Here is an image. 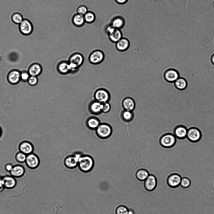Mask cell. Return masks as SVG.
Instances as JSON below:
<instances>
[{
  "instance_id": "cell-1",
  "label": "cell",
  "mask_w": 214,
  "mask_h": 214,
  "mask_svg": "<svg viewBox=\"0 0 214 214\" xmlns=\"http://www.w3.org/2000/svg\"><path fill=\"white\" fill-rule=\"evenodd\" d=\"M94 161L93 158L90 155L82 154L79 157L78 167L82 172L88 173L93 169Z\"/></svg>"
},
{
  "instance_id": "cell-2",
  "label": "cell",
  "mask_w": 214,
  "mask_h": 214,
  "mask_svg": "<svg viewBox=\"0 0 214 214\" xmlns=\"http://www.w3.org/2000/svg\"><path fill=\"white\" fill-rule=\"evenodd\" d=\"M68 61L71 69V73L77 72L83 65L84 62L83 55L79 52H75L69 57Z\"/></svg>"
},
{
  "instance_id": "cell-3",
  "label": "cell",
  "mask_w": 214,
  "mask_h": 214,
  "mask_svg": "<svg viewBox=\"0 0 214 214\" xmlns=\"http://www.w3.org/2000/svg\"><path fill=\"white\" fill-rule=\"evenodd\" d=\"M95 131L97 136L103 139L109 138L112 133L111 126L106 123H101Z\"/></svg>"
},
{
  "instance_id": "cell-4",
  "label": "cell",
  "mask_w": 214,
  "mask_h": 214,
  "mask_svg": "<svg viewBox=\"0 0 214 214\" xmlns=\"http://www.w3.org/2000/svg\"><path fill=\"white\" fill-rule=\"evenodd\" d=\"M82 154L81 152H77L66 157L63 161L65 166L71 169L76 168L78 166L79 158Z\"/></svg>"
},
{
  "instance_id": "cell-5",
  "label": "cell",
  "mask_w": 214,
  "mask_h": 214,
  "mask_svg": "<svg viewBox=\"0 0 214 214\" xmlns=\"http://www.w3.org/2000/svg\"><path fill=\"white\" fill-rule=\"evenodd\" d=\"M94 99L102 104L109 102L111 98L110 93L106 89L100 88L97 89L94 92Z\"/></svg>"
},
{
  "instance_id": "cell-6",
  "label": "cell",
  "mask_w": 214,
  "mask_h": 214,
  "mask_svg": "<svg viewBox=\"0 0 214 214\" xmlns=\"http://www.w3.org/2000/svg\"><path fill=\"white\" fill-rule=\"evenodd\" d=\"M106 32L109 39L113 43H116L123 37L121 29H116L110 24L107 27Z\"/></svg>"
},
{
  "instance_id": "cell-7",
  "label": "cell",
  "mask_w": 214,
  "mask_h": 214,
  "mask_svg": "<svg viewBox=\"0 0 214 214\" xmlns=\"http://www.w3.org/2000/svg\"><path fill=\"white\" fill-rule=\"evenodd\" d=\"M176 142V138L174 134L168 133L162 136L159 140L162 146L166 148H169L173 147Z\"/></svg>"
},
{
  "instance_id": "cell-8",
  "label": "cell",
  "mask_w": 214,
  "mask_h": 214,
  "mask_svg": "<svg viewBox=\"0 0 214 214\" xmlns=\"http://www.w3.org/2000/svg\"><path fill=\"white\" fill-rule=\"evenodd\" d=\"M105 55L104 52L100 50H95L90 53L88 60L89 62L94 65L99 64L104 60Z\"/></svg>"
},
{
  "instance_id": "cell-9",
  "label": "cell",
  "mask_w": 214,
  "mask_h": 214,
  "mask_svg": "<svg viewBox=\"0 0 214 214\" xmlns=\"http://www.w3.org/2000/svg\"><path fill=\"white\" fill-rule=\"evenodd\" d=\"M202 134L199 129L195 127H192L188 129L186 138L192 142H196L199 141L201 138Z\"/></svg>"
},
{
  "instance_id": "cell-10",
  "label": "cell",
  "mask_w": 214,
  "mask_h": 214,
  "mask_svg": "<svg viewBox=\"0 0 214 214\" xmlns=\"http://www.w3.org/2000/svg\"><path fill=\"white\" fill-rule=\"evenodd\" d=\"M182 177L178 174L173 173L169 175L167 179L168 185L172 188H176L180 185Z\"/></svg>"
},
{
  "instance_id": "cell-11",
  "label": "cell",
  "mask_w": 214,
  "mask_h": 214,
  "mask_svg": "<svg viewBox=\"0 0 214 214\" xmlns=\"http://www.w3.org/2000/svg\"><path fill=\"white\" fill-rule=\"evenodd\" d=\"M157 185V178L154 175L152 174H150L144 182V187L148 191L153 190L156 187Z\"/></svg>"
},
{
  "instance_id": "cell-12",
  "label": "cell",
  "mask_w": 214,
  "mask_h": 214,
  "mask_svg": "<svg viewBox=\"0 0 214 214\" xmlns=\"http://www.w3.org/2000/svg\"><path fill=\"white\" fill-rule=\"evenodd\" d=\"M19 28L21 33L25 35L30 34L33 30L31 23L28 20L24 19L19 24Z\"/></svg>"
},
{
  "instance_id": "cell-13",
  "label": "cell",
  "mask_w": 214,
  "mask_h": 214,
  "mask_svg": "<svg viewBox=\"0 0 214 214\" xmlns=\"http://www.w3.org/2000/svg\"><path fill=\"white\" fill-rule=\"evenodd\" d=\"M166 81L169 83H174L179 77L178 72L173 69L166 70L163 74Z\"/></svg>"
},
{
  "instance_id": "cell-14",
  "label": "cell",
  "mask_w": 214,
  "mask_h": 214,
  "mask_svg": "<svg viewBox=\"0 0 214 214\" xmlns=\"http://www.w3.org/2000/svg\"><path fill=\"white\" fill-rule=\"evenodd\" d=\"M56 70L58 73L62 75L71 73V69L68 61L63 60L59 62L56 66Z\"/></svg>"
},
{
  "instance_id": "cell-15",
  "label": "cell",
  "mask_w": 214,
  "mask_h": 214,
  "mask_svg": "<svg viewBox=\"0 0 214 214\" xmlns=\"http://www.w3.org/2000/svg\"><path fill=\"white\" fill-rule=\"evenodd\" d=\"M25 162L27 166L31 169L36 168L39 166L40 164V161L38 157L32 153L27 156Z\"/></svg>"
},
{
  "instance_id": "cell-16",
  "label": "cell",
  "mask_w": 214,
  "mask_h": 214,
  "mask_svg": "<svg viewBox=\"0 0 214 214\" xmlns=\"http://www.w3.org/2000/svg\"><path fill=\"white\" fill-rule=\"evenodd\" d=\"M102 104L95 100L91 101L88 105L89 112L94 115H98L102 112L101 111Z\"/></svg>"
},
{
  "instance_id": "cell-17",
  "label": "cell",
  "mask_w": 214,
  "mask_h": 214,
  "mask_svg": "<svg viewBox=\"0 0 214 214\" xmlns=\"http://www.w3.org/2000/svg\"><path fill=\"white\" fill-rule=\"evenodd\" d=\"M187 128L182 125L176 126L174 129V134L176 138L179 139H184L186 137Z\"/></svg>"
},
{
  "instance_id": "cell-18",
  "label": "cell",
  "mask_w": 214,
  "mask_h": 214,
  "mask_svg": "<svg viewBox=\"0 0 214 214\" xmlns=\"http://www.w3.org/2000/svg\"><path fill=\"white\" fill-rule=\"evenodd\" d=\"M122 105L124 110L133 111L135 108L136 103L132 98L127 97L122 100Z\"/></svg>"
},
{
  "instance_id": "cell-19",
  "label": "cell",
  "mask_w": 214,
  "mask_h": 214,
  "mask_svg": "<svg viewBox=\"0 0 214 214\" xmlns=\"http://www.w3.org/2000/svg\"><path fill=\"white\" fill-rule=\"evenodd\" d=\"M130 45V42L128 39L126 38L122 37L115 43V46L118 51L122 52L127 50Z\"/></svg>"
},
{
  "instance_id": "cell-20",
  "label": "cell",
  "mask_w": 214,
  "mask_h": 214,
  "mask_svg": "<svg viewBox=\"0 0 214 214\" xmlns=\"http://www.w3.org/2000/svg\"><path fill=\"white\" fill-rule=\"evenodd\" d=\"M125 24L124 18L120 16H117L113 18L111 21L110 25L113 27L121 29Z\"/></svg>"
},
{
  "instance_id": "cell-21",
  "label": "cell",
  "mask_w": 214,
  "mask_h": 214,
  "mask_svg": "<svg viewBox=\"0 0 214 214\" xmlns=\"http://www.w3.org/2000/svg\"><path fill=\"white\" fill-rule=\"evenodd\" d=\"M101 123L99 120L95 116H91L86 120V124L90 130H95Z\"/></svg>"
},
{
  "instance_id": "cell-22",
  "label": "cell",
  "mask_w": 214,
  "mask_h": 214,
  "mask_svg": "<svg viewBox=\"0 0 214 214\" xmlns=\"http://www.w3.org/2000/svg\"><path fill=\"white\" fill-rule=\"evenodd\" d=\"M20 75L21 73L18 70L12 71L8 75V79L9 82L13 84H17L21 79Z\"/></svg>"
},
{
  "instance_id": "cell-23",
  "label": "cell",
  "mask_w": 214,
  "mask_h": 214,
  "mask_svg": "<svg viewBox=\"0 0 214 214\" xmlns=\"http://www.w3.org/2000/svg\"><path fill=\"white\" fill-rule=\"evenodd\" d=\"M5 188L11 189L15 186L16 181L15 178L11 175H5L3 177Z\"/></svg>"
},
{
  "instance_id": "cell-24",
  "label": "cell",
  "mask_w": 214,
  "mask_h": 214,
  "mask_svg": "<svg viewBox=\"0 0 214 214\" xmlns=\"http://www.w3.org/2000/svg\"><path fill=\"white\" fill-rule=\"evenodd\" d=\"M25 172L24 167L21 165H16L13 167L10 172L11 176L14 177H19L22 176Z\"/></svg>"
},
{
  "instance_id": "cell-25",
  "label": "cell",
  "mask_w": 214,
  "mask_h": 214,
  "mask_svg": "<svg viewBox=\"0 0 214 214\" xmlns=\"http://www.w3.org/2000/svg\"><path fill=\"white\" fill-rule=\"evenodd\" d=\"M42 71V68L41 65L38 63H35L30 66L28 73L30 76L37 77L41 74Z\"/></svg>"
},
{
  "instance_id": "cell-26",
  "label": "cell",
  "mask_w": 214,
  "mask_h": 214,
  "mask_svg": "<svg viewBox=\"0 0 214 214\" xmlns=\"http://www.w3.org/2000/svg\"><path fill=\"white\" fill-rule=\"evenodd\" d=\"M19 148L21 152L28 155L32 153L33 149L32 145L27 142L21 143L20 145Z\"/></svg>"
},
{
  "instance_id": "cell-27",
  "label": "cell",
  "mask_w": 214,
  "mask_h": 214,
  "mask_svg": "<svg viewBox=\"0 0 214 214\" xmlns=\"http://www.w3.org/2000/svg\"><path fill=\"white\" fill-rule=\"evenodd\" d=\"M72 21L73 25L77 27L83 26L85 23L83 15L77 13L73 16Z\"/></svg>"
},
{
  "instance_id": "cell-28",
  "label": "cell",
  "mask_w": 214,
  "mask_h": 214,
  "mask_svg": "<svg viewBox=\"0 0 214 214\" xmlns=\"http://www.w3.org/2000/svg\"><path fill=\"white\" fill-rule=\"evenodd\" d=\"M149 174L148 170L146 169H140L136 171L135 175L138 180L143 181L147 178Z\"/></svg>"
},
{
  "instance_id": "cell-29",
  "label": "cell",
  "mask_w": 214,
  "mask_h": 214,
  "mask_svg": "<svg viewBox=\"0 0 214 214\" xmlns=\"http://www.w3.org/2000/svg\"><path fill=\"white\" fill-rule=\"evenodd\" d=\"M174 83L176 88L180 90H184L187 86L186 80L183 78L179 77L174 82Z\"/></svg>"
},
{
  "instance_id": "cell-30",
  "label": "cell",
  "mask_w": 214,
  "mask_h": 214,
  "mask_svg": "<svg viewBox=\"0 0 214 214\" xmlns=\"http://www.w3.org/2000/svg\"><path fill=\"white\" fill-rule=\"evenodd\" d=\"M123 120L126 122H129L133 119L134 114L133 111L124 110L121 114Z\"/></svg>"
},
{
  "instance_id": "cell-31",
  "label": "cell",
  "mask_w": 214,
  "mask_h": 214,
  "mask_svg": "<svg viewBox=\"0 0 214 214\" xmlns=\"http://www.w3.org/2000/svg\"><path fill=\"white\" fill-rule=\"evenodd\" d=\"M83 16L85 22L88 24L93 23L96 19V16L94 13L90 11H88Z\"/></svg>"
},
{
  "instance_id": "cell-32",
  "label": "cell",
  "mask_w": 214,
  "mask_h": 214,
  "mask_svg": "<svg viewBox=\"0 0 214 214\" xmlns=\"http://www.w3.org/2000/svg\"><path fill=\"white\" fill-rule=\"evenodd\" d=\"M115 212L116 214H128V209L125 206L120 205L116 208Z\"/></svg>"
},
{
  "instance_id": "cell-33",
  "label": "cell",
  "mask_w": 214,
  "mask_h": 214,
  "mask_svg": "<svg viewBox=\"0 0 214 214\" xmlns=\"http://www.w3.org/2000/svg\"><path fill=\"white\" fill-rule=\"evenodd\" d=\"M13 22L18 24H19L23 20L22 15L19 13H15L13 14L12 17Z\"/></svg>"
},
{
  "instance_id": "cell-34",
  "label": "cell",
  "mask_w": 214,
  "mask_h": 214,
  "mask_svg": "<svg viewBox=\"0 0 214 214\" xmlns=\"http://www.w3.org/2000/svg\"><path fill=\"white\" fill-rule=\"evenodd\" d=\"M191 181L190 179L186 177L182 178L180 185L184 188H187L190 185Z\"/></svg>"
},
{
  "instance_id": "cell-35",
  "label": "cell",
  "mask_w": 214,
  "mask_h": 214,
  "mask_svg": "<svg viewBox=\"0 0 214 214\" xmlns=\"http://www.w3.org/2000/svg\"><path fill=\"white\" fill-rule=\"evenodd\" d=\"M111 108V106L109 102L102 104L101 111L102 113H107L110 111Z\"/></svg>"
},
{
  "instance_id": "cell-36",
  "label": "cell",
  "mask_w": 214,
  "mask_h": 214,
  "mask_svg": "<svg viewBox=\"0 0 214 214\" xmlns=\"http://www.w3.org/2000/svg\"><path fill=\"white\" fill-rule=\"evenodd\" d=\"M88 11L87 7L83 5L79 6L77 9V13L83 15H84Z\"/></svg>"
},
{
  "instance_id": "cell-37",
  "label": "cell",
  "mask_w": 214,
  "mask_h": 214,
  "mask_svg": "<svg viewBox=\"0 0 214 214\" xmlns=\"http://www.w3.org/2000/svg\"><path fill=\"white\" fill-rule=\"evenodd\" d=\"M26 157V154L21 152L17 153L16 157L17 161L20 163L25 162Z\"/></svg>"
},
{
  "instance_id": "cell-38",
  "label": "cell",
  "mask_w": 214,
  "mask_h": 214,
  "mask_svg": "<svg viewBox=\"0 0 214 214\" xmlns=\"http://www.w3.org/2000/svg\"><path fill=\"white\" fill-rule=\"evenodd\" d=\"M38 79L36 77L30 76L29 77L28 82L29 84L31 86H34L38 82Z\"/></svg>"
},
{
  "instance_id": "cell-39",
  "label": "cell",
  "mask_w": 214,
  "mask_h": 214,
  "mask_svg": "<svg viewBox=\"0 0 214 214\" xmlns=\"http://www.w3.org/2000/svg\"><path fill=\"white\" fill-rule=\"evenodd\" d=\"M30 76V75L29 73L26 72H23L21 73V79L24 81H28Z\"/></svg>"
},
{
  "instance_id": "cell-40",
  "label": "cell",
  "mask_w": 214,
  "mask_h": 214,
  "mask_svg": "<svg viewBox=\"0 0 214 214\" xmlns=\"http://www.w3.org/2000/svg\"><path fill=\"white\" fill-rule=\"evenodd\" d=\"M5 175L4 174L0 175V191L2 190L4 188L3 177Z\"/></svg>"
},
{
  "instance_id": "cell-41",
  "label": "cell",
  "mask_w": 214,
  "mask_h": 214,
  "mask_svg": "<svg viewBox=\"0 0 214 214\" xmlns=\"http://www.w3.org/2000/svg\"><path fill=\"white\" fill-rule=\"evenodd\" d=\"M13 167V166L12 164L10 163H8L5 166V169L7 171L10 172Z\"/></svg>"
},
{
  "instance_id": "cell-42",
  "label": "cell",
  "mask_w": 214,
  "mask_h": 214,
  "mask_svg": "<svg viewBox=\"0 0 214 214\" xmlns=\"http://www.w3.org/2000/svg\"><path fill=\"white\" fill-rule=\"evenodd\" d=\"M115 2L119 4H123L126 3L128 0H115Z\"/></svg>"
},
{
  "instance_id": "cell-43",
  "label": "cell",
  "mask_w": 214,
  "mask_h": 214,
  "mask_svg": "<svg viewBox=\"0 0 214 214\" xmlns=\"http://www.w3.org/2000/svg\"><path fill=\"white\" fill-rule=\"evenodd\" d=\"M128 209V214H135L134 210L132 208Z\"/></svg>"
},
{
  "instance_id": "cell-44",
  "label": "cell",
  "mask_w": 214,
  "mask_h": 214,
  "mask_svg": "<svg viewBox=\"0 0 214 214\" xmlns=\"http://www.w3.org/2000/svg\"><path fill=\"white\" fill-rule=\"evenodd\" d=\"M211 61L212 63L214 65V54H213L211 57Z\"/></svg>"
},
{
  "instance_id": "cell-45",
  "label": "cell",
  "mask_w": 214,
  "mask_h": 214,
  "mask_svg": "<svg viewBox=\"0 0 214 214\" xmlns=\"http://www.w3.org/2000/svg\"><path fill=\"white\" fill-rule=\"evenodd\" d=\"M212 6L213 8H214V1L212 3Z\"/></svg>"
},
{
  "instance_id": "cell-46",
  "label": "cell",
  "mask_w": 214,
  "mask_h": 214,
  "mask_svg": "<svg viewBox=\"0 0 214 214\" xmlns=\"http://www.w3.org/2000/svg\"></svg>"
}]
</instances>
